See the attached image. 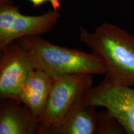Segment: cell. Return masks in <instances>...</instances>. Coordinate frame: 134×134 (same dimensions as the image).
<instances>
[{"instance_id": "1", "label": "cell", "mask_w": 134, "mask_h": 134, "mask_svg": "<svg viewBox=\"0 0 134 134\" xmlns=\"http://www.w3.org/2000/svg\"><path fill=\"white\" fill-rule=\"evenodd\" d=\"M80 39L99 58L105 77L113 83L134 86V36L104 23L90 32L80 27Z\"/></svg>"}, {"instance_id": "2", "label": "cell", "mask_w": 134, "mask_h": 134, "mask_svg": "<svg viewBox=\"0 0 134 134\" xmlns=\"http://www.w3.org/2000/svg\"><path fill=\"white\" fill-rule=\"evenodd\" d=\"M32 58L36 69L55 77L75 73L105 74L104 66L93 53L53 44L41 36L17 40Z\"/></svg>"}, {"instance_id": "3", "label": "cell", "mask_w": 134, "mask_h": 134, "mask_svg": "<svg viewBox=\"0 0 134 134\" xmlns=\"http://www.w3.org/2000/svg\"><path fill=\"white\" fill-rule=\"evenodd\" d=\"M52 88L39 119L41 134L58 125L93 88V75L75 73L55 76Z\"/></svg>"}, {"instance_id": "4", "label": "cell", "mask_w": 134, "mask_h": 134, "mask_svg": "<svg viewBox=\"0 0 134 134\" xmlns=\"http://www.w3.org/2000/svg\"><path fill=\"white\" fill-rule=\"evenodd\" d=\"M60 17L53 9L39 16H27L20 13L13 0H0V49L24 37L48 33Z\"/></svg>"}, {"instance_id": "5", "label": "cell", "mask_w": 134, "mask_h": 134, "mask_svg": "<svg viewBox=\"0 0 134 134\" xmlns=\"http://www.w3.org/2000/svg\"><path fill=\"white\" fill-rule=\"evenodd\" d=\"M85 98L96 107L106 109L125 133L134 134L133 88L114 83L105 76L99 85L88 92Z\"/></svg>"}, {"instance_id": "6", "label": "cell", "mask_w": 134, "mask_h": 134, "mask_svg": "<svg viewBox=\"0 0 134 134\" xmlns=\"http://www.w3.org/2000/svg\"><path fill=\"white\" fill-rule=\"evenodd\" d=\"M36 69L32 58L18 41L1 49L0 98L16 99L22 85Z\"/></svg>"}, {"instance_id": "7", "label": "cell", "mask_w": 134, "mask_h": 134, "mask_svg": "<svg viewBox=\"0 0 134 134\" xmlns=\"http://www.w3.org/2000/svg\"><path fill=\"white\" fill-rule=\"evenodd\" d=\"M41 125L26 105L13 98L1 99L0 134H41Z\"/></svg>"}, {"instance_id": "8", "label": "cell", "mask_w": 134, "mask_h": 134, "mask_svg": "<svg viewBox=\"0 0 134 134\" xmlns=\"http://www.w3.org/2000/svg\"><path fill=\"white\" fill-rule=\"evenodd\" d=\"M85 96L62 121L44 134H99V113H97L96 105L88 101Z\"/></svg>"}, {"instance_id": "9", "label": "cell", "mask_w": 134, "mask_h": 134, "mask_svg": "<svg viewBox=\"0 0 134 134\" xmlns=\"http://www.w3.org/2000/svg\"><path fill=\"white\" fill-rule=\"evenodd\" d=\"M54 78L40 69L31 71L22 85L16 100L26 105L39 122Z\"/></svg>"}, {"instance_id": "10", "label": "cell", "mask_w": 134, "mask_h": 134, "mask_svg": "<svg viewBox=\"0 0 134 134\" xmlns=\"http://www.w3.org/2000/svg\"><path fill=\"white\" fill-rule=\"evenodd\" d=\"M100 122L99 134H124L125 130L117 121L112 116L108 110L99 113Z\"/></svg>"}, {"instance_id": "11", "label": "cell", "mask_w": 134, "mask_h": 134, "mask_svg": "<svg viewBox=\"0 0 134 134\" xmlns=\"http://www.w3.org/2000/svg\"><path fill=\"white\" fill-rule=\"evenodd\" d=\"M29 1L35 7H38L46 2H49L52 6L53 9L58 10L60 8V3L59 0H29Z\"/></svg>"}]
</instances>
